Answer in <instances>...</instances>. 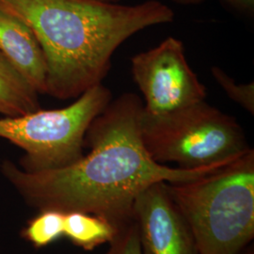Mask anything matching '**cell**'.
<instances>
[{
    "label": "cell",
    "instance_id": "obj_1",
    "mask_svg": "<svg viewBox=\"0 0 254 254\" xmlns=\"http://www.w3.org/2000/svg\"><path fill=\"white\" fill-rule=\"evenodd\" d=\"M142 116L141 98L134 92L123 93L92 121L85 136L90 152L74 163L28 173L5 159L0 173L27 205L38 211H80L121 227L133 218L134 201L149 186L190 181L231 162L196 170L157 163L142 141Z\"/></svg>",
    "mask_w": 254,
    "mask_h": 254
},
{
    "label": "cell",
    "instance_id": "obj_2",
    "mask_svg": "<svg viewBox=\"0 0 254 254\" xmlns=\"http://www.w3.org/2000/svg\"><path fill=\"white\" fill-rule=\"evenodd\" d=\"M0 9L32 29L47 65L46 95L76 99L102 84L111 59L127 39L172 23L173 9L159 0L123 5L101 0H0Z\"/></svg>",
    "mask_w": 254,
    "mask_h": 254
},
{
    "label": "cell",
    "instance_id": "obj_3",
    "mask_svg": "<svg viewBox=\"0 0 254 254\" xmlns=\"http://www.w3.org/2000/svg\"><path fill=\"white\" fill-rule=\"evenodd\" d=\"M199 254H240L254 238V150L200 178L167 183Z\"/></svg>",
    "mask_w": 254,
    "mask_h": 254
},
{
    "label": "cell",
    "instance_id": "obj_4",
    "mask_svg": "<svg viewBox=\"0 0 254 254\" xmlns=\"http://www.w3.org/2000/svg\"><path fill=\"white\" fill-rule=\"evenodd\" d=\"M141 136L154 161L184 170L228 163L251 149L237 120L205 100L159 116L143 113Z\"/></svg>",
    "mask_w": 254,
    "mask_h": 254
},
{
    "label": "cell",
    "instance_id": "obj_5",
    "mask_svg": "<svg viewBox=\"0 0 254 254\" xmlns=\"http://www.w3.org/2000/svg\"><path fill=\"white\" fill-rule=\"evenodd\" d=\"M111 100L110 90L99 84L63 109L0 119V138L24 151L18 166L26 172L64 168L83 156L88 128Z\"/></svg>",
    "mask_w": 254,
    "mask_h": 254
},
{
    "label": "cell",
    "instance_id": "obj_6",
    "mask_svg": "<svg viewBox=\"0 0 254 254\" xmlns=\"http://www.w3.org/2000/svg\"><path fill=\"white\" fill-rule=\"evenodd\" d=\"M133 80L144 97L143 113L159 116L203 101L206 87L192 70L183 42L168 37L131 59Z\"/></svg>",
    "mask_w": 254,
    "mask_h": 254
},
{
    "label": "cell",
    "instance_id": "obj_7",
    "mask_svg": "<svg viewBox=\"0 0 254 254\" xmlns=\"http://www.w3.org/2000/svg\"><path fill=\"white\" fill-rule=\"evenodd\" d=\"M168 182H157L141 191L133 204L142 254H199L194 236L173 200Z\"/></svg>",
    "mask_w": 254,
    "mask_h": 254
},
{
    "label": "cell",
    "instance_id": "obj_8",
    "mask_svg": "<svg viewBox=\"0 0 254 254\" xmlns=\"http://www.w3.org/2000/svg\"><path fill=\"white\" fill-rule=\"evenodd\" d=\"M0 51L39 94H46L47 65L42 46L23 20L2 9Z\"/></svg>",
    "mask_w": 254,
    "mask_h": 254
},
{
    "label": "cell",
    "instance_id": "obj_9",
    "mask_svg": "<svg viewBox=\"0 0 254 254\" xmlns=\"http://www.w3.org/2000/svg\"><path fill=\"white\" fill-rule=\"evenodd\" d=\"M39 95L0 51V114L19 117L40 110Z\"/></svg>",
    "mask_w": 254,
    "mask_h": 254
},
{
    "label": "cell",
    "instance_id": "obj_10",
    "mask_svg": "<svg viewBox=\"0 0 254 254\" xmlns=\"http://www.w3.org/2000/svg\"><path fill=\"white\" fill-rule=\"evenodd\" d=\"M119 229L107 218L93 214L70 211L64 216V236L73 245L87 252L109 244L118 234Z\"/></svg>",
    "mask_w": 254,
    "mask_h": 254
},
{
    "label": "cell",
    "instance_id": "obj_11",
    "mask_svg": "<svg viewBox=\"0 0 254 254\" xmlns=\"http://www.w3.org/2000/svg\"><path fill=\"white\" fill-rule=\"evenodd\" d=\"M65 213L56 209H45L28 220L21 232L24 240L36 249L46 248L64 236Z\"/></svg>",
    "mask_w": 254,
    "mask_h": 254
},
{
    "label": "cell",
    "instance_id": "obj_12",
    "mask_svg": "<svg viewBox=\"0 0 254 254\" xmlns=\"http://www.w3.org/2000/svg\"><path fill=\"white\" fill-rule=\"evenodd\" d=\"M211 74L231 100L238 104L250 114H254V84L237 83L223 69L218 66L211 67Z\"/></svg>",
    "mask_w": 254,
    "mask_h": 254
},
{
    "label": "cell",
    "instance_id": "obj_13",
    "mask_svg": "<svg viewBox=\"0 0 254 254\" xmlns=\"http://www.w3.org/2000/svg\"><path fill=\"white\" fill-rule=\"evenodd\" d=\"M105 254H142L133 218L120 227L118 234L109 243V250Z\"/></svg>",
    "mask_w": 254,
    "mask_h": 254
},
{
    "label": "cell",
    "instance_id": "obj_14",
    "mask_svg": "<svg viewBox=\"0 0 254 254\" xmlns=\"http://www.w3.org/2000/svg\"><path fill=\"white\" fill-rule=\"evenodd\" d=\"M173 3L180 6H190V5H198L206 0H172ZM227 4L229 7L235 9L236 11L251 15L254 11V0H220Z\"/></svg>",
    "mask_w": 254,
    "mask_h": 254
},
{
    "label": "cell",
    "instance_id": "obj_15",
    "mask_svg": "<svg viewBox=\"0 0 254 254\" xmlns=\"http://www.w3.org/2000/svg\"><path fill=\"white\" fill-rule=\"evenodd\" d=\"M101 1H105V2H112V3H119L121 0H101Z\"/></svg>",
    "mask_w": 254,
    "mask_h": 254
}]
</instances>
